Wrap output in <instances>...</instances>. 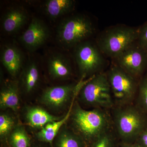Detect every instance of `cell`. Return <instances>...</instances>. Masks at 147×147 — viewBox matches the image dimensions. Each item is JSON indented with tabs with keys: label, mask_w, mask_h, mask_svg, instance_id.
<instances>
[{
	"label": "cell",
	"mask_w": 147,
	"mask_h": 147,
	"mask_svg": "<svg viewBox=\"0 0 147 147\" xmlns=\"http://www.w3.org/2000/svg\"><path fill=\"white\" fill-rule=\"evenodd\" d=\"M107 109L84 110L77 101L74 102L71 117L73 131L82 140L91 146L98 138L113 128L112 116Z\"/></svg>",
	"instance_id": "1"
},
{
	"label": "cell",
	"mask_w": 147,
	"mask_h": 147,
	"mask_svg": "<svg viewBox=\"0 0 147 147\" xmlns=\"http://www.w3.org/2000/svg\"><path fill=\"white\" fill-rule=\"evenodd\" d=\"M111 115L115 133L123 142H135L147 127V116L134 104L115 106Z\"/></svg>",
	"instance_id": "2"
},
{
	"label": "cell",
	"mask_w": 147,
	"mask_h": 147,
	"mask_svg": "<svg viewBox=\"0 0 147 147\" xmlns=\"http://www.w3.org/2000/svg\"><path fill=\"white\" fill-rule=\"evenodd\" d=\"M139 28L116 26L104 31L97 40L100 52L106 56L115 58L137 41Z\"/></svg>",
	"instance_id": "3"
},
{
	"label": "cell",
	"mask_w": 147,
	"mask_h": 147,
	"mask_svg": "<svg viewBox=\"0 0 147 147\" xmlns=\"http://www.w3.org/2000/svg\"><path fill=\"white\" fill-rule=\"evenodd\" d=\"M78 94L85 105L94 108L109 110L115 107L107 74H97L84 82Z\"/></svg>",
	"instance_id": "4"
},
{
	"label": "cell",
	"mask_w": 147,
	"mask_h": 147,
	"mask_svg": "<svg viewBox=\"0 0 147 147\" xmlns=\"http://www.w3.org/2000/svg\"><path fill=\"white\" fill-rule=\"evenodd\" d=\"M107 75L115 106L133 104L137 97L139 80L117 65L112 67Z\"/></svg>",
	"instance_id": "5"
},
{
	"label": "cell",
	"mask_w": 147,
	"mask_h": 147,
	"mask_svg": "<svg viewBox=\"0 0 147 147\" xmlns=\"http://www.w3.org/2000/svg\"><path fill=\"white\" fill-rule=\"evenodd\" d=\"M94 32L93 24L89 18L83 15H76L61 22L57 31V39L65 47H75L91 36Z\"/></svg>",
	"instance_id": "6"
},
{
	"label": "cell",
	"mask_w": 147,
	"mask_h": 147,
	"mask_svg": "<svg viewBox=\"0 0 147 147\" xmlns=\"http://www.w3.org/2000/svg\"><path fill=\"white\" fill-rule=\"evenodd\" d=\"M97 45L89 41H84L75 46L74 57L79 73L85 77L100 71L104 65V59Z\"/></svg>",
	"instance_id": "7"
},
{
	"label": "cell",
	"mask_w": 147,
	"mask_h": 147,
	"mask_svg": "<svg viewBox=\"0 0 147 147\" xmlns=\"http://www.w3.org/2000/svg\"><path fill=\"white\" fill-rule=\"evenodd\" d=\"M115 59L117 65L138 80L147 71V51L137 42Z\"/></svg>",
	"instance_id": "8"
},
{
	"label": "cell",
	"mask_w": 147,
	"mask_h": 147,
	"mask_svg": "<svg viewBox=\"0 0 147 147\" xmlns=\"http://www.w3.org/2000/svg\"><path fill=\"white\" fill-rule=\"evenodd\" d=\"M83 84L80 83L47 88L41 95V102L50 108H61L71 99L75 98Z\"/></svg>",
	"instance_id": "9"
},
{
	"label": "cell",
	"mask_w": 147,
	"mask_h": 147,
	"mask_svg": "<svg viewBox=\"0 0 147 147\" xmlns=\"http://www.w3.org/2000/svg\"><path fill=\"white\" fill-rule=\"evenodd\" d=\"M50 35L46 25L38 18H34L21 38L25 47L30 51H34L43 45Z\"/></svg>",
	"instance_id": "10"
},
{
	"label": "cell",
	"mask_w": 147,
	"mask_h": 147,
	"mask_svg": "<svg viewBox=\"0 0 147 147\" xmlns=\"http://www.w3.org/2000/svg\"><path fill=\"white\" fill-rule=\"evenodd\" d=\"M21 50L15 45H6L1 53V62L12 76H16L21 71L24 61Z\"/></svg>",
	"instance_id": "11"
},
{
	"label": "cell",
	"mask_w": 147,
	"mask_h": 147,
	"mask_svg": "<svg viewBox=\"0 0 147 147\" xmlns=\"http://www.w3.org/2000/svg\"><path fill=\"white\" fill-rule=\"evenodd\" d=\"M49 74L54 79H67L72 74L71 64L67 58L61 54L52 55L48 59Z\"/></svg>",
	"instance_id": "12"
},
{
	"label": "cell",
	"mask_w": 147,
	"mask_h": 147,
	"mask_svg": "<svg viewBox=\"0 0 147 147\" xmlns=\"http://www.w3.org/2000/svg\"><path fill=\"white\" fill-rule=\"evenodd\" d=\"M19 97L18 84L15 82H9L3 86L0 92V107L7 108L14 111L19 108Z\"/></svg>",
	"instance_id": "13"
},
{
	"label": "cell",
	"mask_w": 147,
	"mask_h": 147,
	"mask_svg": "<svg viewBox=\"0 0 147 147\" xmlns=\"http://www.w3.org/2000/svg\"><path fill=\"white\" fill-rule=\"evenodd\" d=\"M28 16L26 11L20 8L11 9L3 17L2 28L6 32H15L25 24Z\"/></svg>",
	"instance_id": "14"
},
{
	"label": "cell",
	"mask_w": 147,
	"mask_h": 147,
	"mask_svg": "<svg viewBox=\"0 0 147 147\" xmlns=\"http://www.w3.org/2000/svg\"><path fill=\"white\" fill-rule=\"evenodd\" d=\"M26 118L28 124L36 128H42L47 124L61 119L51 115L39 107H32L28 109Z\"/></svg>",
	"instance_id": "15"
},
{
	"label": "cell",
	"mask_w": 147,
	"mask_h": 147,
	"mask_svg": "<svg viewBox=\"0 0 147 147\" xmlns=\"http://www.w3.org/2000/svg\"><path fill=\"white\" fill-rule=\"evenodd\" d=\"M74 100V99L71 102L69 110L64 117L59 120L47 124L44 127H42L41 130L38 131L36 134L38 139L42 142L52 144L61 127L70 118Z\"/></svg>",
	"instance_id": "16"
},
{
	"label": "cell",
	"mask_w": 147,
	"mask_h": 147,
	"mask_svg": "<svg viewBox=\"0 0 147 147\" xmlns=\"http://www.w3.org/2000/svg\"><path fill=\"white\" fill-rule=\"evenodd\" d=\"M74 6L72 0H49L45 2L43 7L47 16L54 19L71 12Z\"/></svg>",
	"instance_id": "17"
},
{
	"label": "cell",
	"mask_w": 147,
	"mask_h": 147,
	"mask_svg": "<svg viewBox=\"0 0 147 147\" xmlns=\"http://www.w3.org/2000/svg\"><path fill=\"white\" fill-rule=\"evenodd\" d=\"M39 73L37 64L30 61L27 64L22 72L21 80L24 90L29 93L34 90L39 80Z\"/></svg>",
	"instance_id": "18"
},
{
	"label": "cell",
	"mask_w": 147,
	"mask_h": 147,
	"mask_svg": "<svg viewBox=\"0 0 147 147\" xmlns=\"http://www.w3.org/2000/svg\"><path fill=\"white\" fill-rule=\"evenodd\" d=\"M84 142L73 131H62L57 137L56 147H83Z\"/></svg>",
	"instance_id": "19"
},
{
	"label": "cell",
	"mask_w": 147,
	"mask_h": 147,
	"mask_svg": "<svg viewBox=\"0 0 147 147\" xmlns=\"http://www.w3.org/2000/svg\"><path fill=\"white\" fill-rule=\"evenodd\" d=\"M11 147H30V138L24 127L18 126L12 131L9 137Z\"/></svg>",
	"instance_id": "20"
},
{
	"label": "cell",
	"mask_w": 147,
	"mask_h": 147,
	"mask_svg": "<svg viewBox=\"0 0 147 147\" xmlns=\"http://www.w3.org/2000/svg\"><path fill=\"white\" fill-rule=\"evenodd\" d=\"M135 105L147 116V71L139 80Z\"/></svg>",
	"instance_id": "21"
},
{
	"label": "cell",
	"mask_w": 147,
	"mask_h": 147,
	"mask_svg": "<svg viewBox=\"0 0 147 147\" xmlns=\"http://www.w3.org/2000/svg\"><path fill=\"white\" fill-rule=\"evenodd\" d=\"M14 122L11 117L6 114L0 115V136L1 138L7 136L12 131Z\"/></svg>",
	"instance_id": "22"
},
{
	"label": "cell",
	"mask_w": 147,
	"mask_h": 147,
	"mask_svg": "<svg viewBox=\"0 0 147 147\" xmlns=\"http://www.w3.org/2000/svg\"><path fill=\"white\" fill-rule=\"evenodd\" d=\"M113 129H112L101 135L91 147H114L115 138Z\"/></svg>",
	"instance_id": "23"
},
{
	"label": "cell",
	"mask_w": 147,
	"mask_h": 147,
	"mask_svg": "<svg viewBox=\"0 0 147 147\" xmlns=\"http://www.w3.org/2000/svg\"><path fill=\"white\" fill-rule=\"evenodd\" d=\"M137 43L141 47L147 51V21L140 27Z\"/></svg>",
	"instance_id": "24"
},
{
	"label": "cell",
	"mask_w": 147,
	"mask_h": 147,
	"mask_svg": "<svg viewBox=\"0 0 147 147\" xmlns=\"http://www.w3.org/2000/svg\"><path fill=\"white\" fill-rule=\"evenodd\" d=\"M135 142L142 147H147V127L142 131Z\"/></svg>",
	"instance_id": "25"
},
{
	"label": "cell",
	"mask_w": 147,
	"mask_h": 147,
	"mask_svg": "<svg viewBox=\"0 0 147 147\" xmlns=\"http://www.w3.org/2000/svg\"><path fill=\"white\" fill-rule=\"evenodd\" d=\"M121 147H142L137 142H122L121 145Z\"/></svg>",
	"instance_id": "26"
}]
</instances>
